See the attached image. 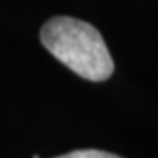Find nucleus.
I'll return each instance as SVG.
<instances>
[{"label":"nucleus","mask_w":158,"mask_h":158,"mask_svg":"<svg viewBox=\"0 0 158 158\" xmlns=\"http://www.w3.org/2000/svg\"><path fill=\"white\" fill-rule=\"evenodd\" d=\"M56 158H121L114 153H107L102 151V149H76V151H70L67 155H62V156Z\"/></svg>","instance_id":"2"},{"label":"nucleus","mask_w":158,"mask_h":158,"mask_svg":"<svg viewBox=\"0 0 158 158\" xmlns=\"http://www.w3.org/2000/svg\"><path fill=\"white\" fill-rule=\"evenodd\" d=\"M40 42L58 62L83 79L100 83L113 76L114 62L100 32L70 16H55L40 28Z\"/></svg>","instance_id":"1"}]
</instances>
